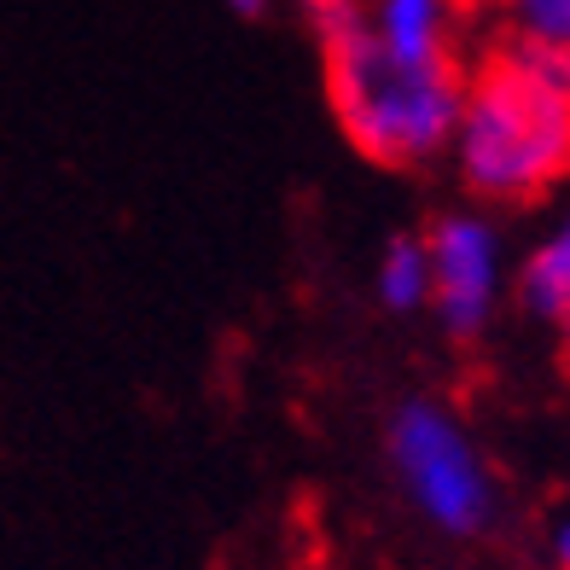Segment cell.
Returning a JSON list of instances; mask_svg holds the SVG:
<instances>
[{"mask_svg": "<svg viewBox=\"0 0 570 570\" xmlns=\"http://www.w3.org/2000/svg\"><path fill=\"white\" fill-rule=\"evenodd\" d=\"M449 169L478 204H535L570 180V47L489 41L465 76Z\"/></svg>", "mask_w": 570, "mask_h": 570, "instance_id": "obj_1", "label": "cell"}, {"mask_svg": "<svg viewBox=\"0 0 570 570\" xmlns=\"http://www.w3.org/2000/svg\"><path fill=\"white\" fill-rule=\"evenodd\" d=\"M326 99L344 140L379 169H431L454 151L472 65H420L391 53L367 23L321 41Z\"/></svg>", "mask_w": 570, "mask_h": 570, "instance_id": "obj_2", "label": "cell"}, {"mask_svg": "<svg viewBox=\"0 0 570 570\" xmlns=\"http://www.w3.org/2000/svg\"><path fill=\"white\" fill-rule=\"evenodd\" d=\"M384 454H391L402 495L425 524L454 541H472L495 524V472L472 443V431L454 420V407H443L436 396H407L384 425Z\"/></svg>", "mask_w": 570, "mask_h": 570, "instance_id": "obj_3", "label": "cell"}, {"mask_svg": "<svg viewBox=\"0 0 570 570\" xmlns=\"http://www.w3.org/2000/svg\"><path fill=\"white\" fill-rule=\"evenodd\" d=\"M431 268H436V297L431 315L454 344H472L495 326V308L512 285L507 268V239L489 210H443L431 227Z\"/></svg>", "mask_w": 570, "mask_h": 570, "instance_id": "obj_4", "label": "cell"}, {"mask_svg": "<svg viewBox=\"0 0 570 570\" xmlns=\"http://www.w3.org/2000/svg\"><path fill=\"white\" fill-rule=\"evenodd\" d=\"M478 0H367V30L402 59L420 65H465V23Z\"/></svg>", "mask_w": 570, "mask_h": 570, "instance_id": "obj_5", "label": "cell"}, {"mask_svg": "<svg viewBox=\"0 0 570 570\" xmlns=\"http://www.w3.org/2000/svg\"><path fill=\"white\" fill-rule=\"evenodd\" d=\"M512 297L524 315L559 326L570 315V204L548 222V233L524 250V263L512 274Z\"/></svg>", "mask_w": 570, "mask_h": 570, "instance_id": "obj_6", "label": "cell"}, {"mask_svg": "<svg viewBox=\"0 0 570 570\" xmlns=\"http://www.w3.org/2000/svg\"><path fill=\"white\" fill-rule=\"evenodd\" d=\"M436 297V268H431V239L425 233H396L379 250V303L396 315H420Z\"/></svg>", "mask_w": 570, "mask_h": 570, "instance_id": "obj_7", "label": "cell"}, {"mask_svg": "<svg viewBox=\"0 0 570 570\" xmlns=\"http://www.w3.org/2000/svg\"><path fill=\"white\" fill-rule=\"evenodd\" d=\"M501 41L570 47V0H478Z\"/></svg>", "mask_w": 570, "mask_h": 570, "instance_id": "obj_8", "label": "cell"}, {"mask_svg": "<svg viewBox=\"0 0 570 570\" xmlns=\"http://www.w3.org/2000/svg\"><path fill=\"white\" fill-rule=\"evenodd\" d=\"M553 570H570V512L553 524Z\"/></svg>", "mask_w": 570, "mask_h": 570, "instance_id": "obj_9", "label": "cell"}, {"mask_svg": "<svg viewBox=\"0 0 570 570\" xmlns=\"http://www.w3.org/2000/svg\"><path fill=\"white\" fill-rule=\"evenodd\" d=\"M227 7L239 12V18H263V12L274 7V0H227Z\"/></svg>", "mask_w": 570, "mask_h": 570, "instance_id": "obj_10", "label": "cell"}, {"mask_svg": "<svg viewBox=\"0 0 570 570\" xmlns=\"http://www.w3.org/2000/svg\"><path fill=\"white\" fill-rule=\"evenodd\" d=\"M553 338H559V361H564V373H570V315L553 326Z\"/></svg>", "mask_w": 570, "mask_h": 570, "instance_id": "obj_11", "label": "cell"}]
</instances>
